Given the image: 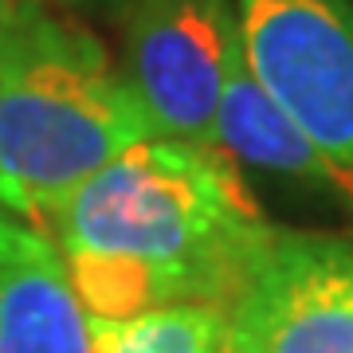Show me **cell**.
<instances>
[{
	"label": "cell",
	"instance_id": "6da1fadb",
	"mask_svg": "<svg viewBox=\"0 0 353 353\" xmlns=\"http://www.w3.org/2000/svg\"><path fill=\"white\" fill-rule=\"evenodd\" d=\"M99 322L161 306L232 310L275 228L220 145L141 138L43 216Z\"/></svg>",
	"mask_w": 353,
	"mask_h": 353
},
{
	"label": "cell",
	"instance_id": "52a82bcc",
	"mask_svg": "<svg viewBox=\"0 0 353 353\" xmlns=\"http://www.w3.org/2000/svg\"><path fill=\"white\" fill-rule=\"evenodd\" d=\"M216 141L232 161H248L255 169H271L290 181H303L314 189L353 204V165L334 161L322 153L303 130L279 110L236 48L224 79V99L216 114Z\"/></svg>",
	"mask_w": 353,
	"mask_h": 353
},
{
	"label": "cell",
	"instance_id": "277c9868",
	"mask_svg": "<svg viewBox=\"0 0 353 353\" xmlns=\"http://www.w3.org/2000/svg\"><path fill=\"white\" fill-rule=\"evenodd\" d=\"M236 48L228 0H130L122 75L153 138L220 145L216 114Z\"/></svg>",
	"mask_w": 353,
	"mask_h": 353
},
{
	"label": "cell",
	"instance_id": "5b68a950",
	"mask_svg": "<svg viewBox=\"0 0 353 353\" xmlns=\"http://www.w3.org/2000/svg\"><path fill=\"white\" fill-rule=\"evenodd\" d=\"M228 318L255 353H353V236L275 228Z\"/></svg>",
	"mask_w": 353,
	"mask_h": 353
},
{
	"label": "cell",
	"instance_id": "8fae6325",
	"mask_svg": "<svg viewBox=\"0 0 353 353\" xmlns=\"http://www.w3.org/2000/svg\"><path fill=\"white\" fill-rule=\"evenodd\" d=\"M79 4H110V0H79Z\"/></svg>",
	"mask_w": 353,
	"mask_h": 353
},
{
	"label": "cell",
	"instance_id": "30bf717a",
	"mask_svg": "<svg viewBox=\"0 0 353 353\" xmlns=\"http://www.w3.org/2000/svg\"><path fill=\"white\" fill-rule=\"evenodd\" d=\"M216 353H255V345L248 341V334H243L232 318H228L224 326V338H220V345H216Z\"/></svg>",
	"mask_w": 353,
	"mask_h": 353
},
{
	"label": "cell",
	"instance_id": "7a4b0ae2",
	"mask_svg": "<svg viewBox=\"0 0 353 353\" xmlns=\"http://www.w3.org/2000/svg\"><path fill=\"white\" fill-rule=\"evenodd\" d=\"M141 138L145 114L90 32L39 12L0 43V212L43 224Z\"/></svg>",
	"mask_w": 353,
	"mask_h": 353
},
{
	"label": "cell",
	"instance_id": "9c48e42d",
	"mask_svg": "<svg viewBox=\"0 0 353 353\" xmlns=\"http://www.w3.org/2000/svg\"><path fill=\"white\" fill-rule=\"evenodd\" d=\"M39 12H43L39 0H0V43H4L8 36H16V32Z\"/></svg>",
	"mask_w": 353,
	"mask_h": 353
},
{
	"label": "cell",
	"instance_id": "ba28073f",
	"mask_svg": "<svg viewBox=\"0 0 353 353\" xmlns=\"http://www.w3.org/2000/svg\"><path fill=\"white\" fill-rule=\"evenodd\" d=\"M224 326L228 310L216 306H161L126 322L90 318V345L94 353H216Z\"/></svg>",
	"mask_w": 353,
	"mask_h": 353
},
{
	"label": "cell",
	"instance_id": "3957f363",
	"mask_svg": "<svg viewBox=\"0 0 353 353\" xmlns=\"http://www.w3.org/2000/svg\"><path fill=\"white\" fill-rule=\"evenodd\" d=\"M255 83L334 161L353 165V0H240Z\"/></svg>",
	"mask_w": 353,
	"mask_h": 353
},
{
	"label": "cell",
	"instance_id": "8992f818",
	"mask_svg": "<svg viewBox=\"0 0 353 353\" xmlns=\"http://www.w3.org/2000/svg\"><path fill=\"white\" fill-rule=\"evenodd\" d=\"M0 353H94L59 248L0 212Z\"/></svg>",
	"mask_w": 353,
	"mask_h": 353
}]
</instances>
